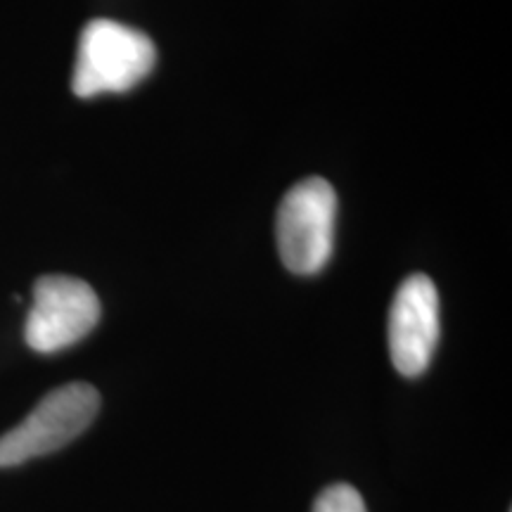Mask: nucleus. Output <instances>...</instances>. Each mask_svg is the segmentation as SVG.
I'll return each instance as SVG.
<instances>
[{
	"mask_svg": "<svg viewBox=\"0 0 512 512\" xmlns=\"http://www.w3.org/2000/svg\"><path fill=\"white\" fill-rule=\"evenodd\" d=\"M155 62L157 48L143 31L112 19H93L81 31L72 91L79 98L126 93L152 72Z\"/></svg>",
	"mask_w": 512,
	"mask_h": 512,
	"instance_id": "nucleus-1",
	"label": "nucleus"
},
{
	"mask_svg": "<svg viewBox=\"0 0 512 512\" xmlns=\"http://www.w3.org/2000/svg\"><path fill=\"white\" fill-rule=\"evenodd\" d=\"M335 216L337 195L325 178H304L287 190L275 219L278 252L287 271H323L335 245Z\"/></svg>",
	"mask_w": 512,
	"mask_h": 512,
	"instance_id": "nucleus-2",
	"label": "nucleus"
},
{
	"mask_svg": "<svg viewBox=\"0 0 512 512\" xmlns=\"http://www.w3.org/2000/svg\"><path fill=\"white\" fill-rule=\"evenodd\" d=\"M313 512H368L363 496L349 484H332L313 503Z\"/></svg>",
	"mask_w": 512,
	"mask_h": 512,
	"instance_id": "nucleus-6",
	"label": "nucleus"
},
{
	"mask_svg": "<svg viewBox=\"0 0 512 512\" xmlns=\"http://www.w3.org/2000/svg\"><path fill=\"white\" fill-rule=\"evenodd\" d=\"M100 411L98 389L72 382L43 396L27 418L0 437V467L22 465L67 446L91 427Z\"/></svg>",
	"mask_w": 512,
	"mask_h": 512,
	"instance_id": "nucleus-3",
	"label": "nucleus"
},
{
	"mask_svg": "<svg viewBox=\"0 0 512 512\" xmlns=\"http://www.w3.org/2000/svg\"><path fill=\"white\" fill-rule=\"evenodd\" d=\"M98 320L100 299L91 285L72 275H43L34 285L24 337L38 354H55L81 342Z\"/></svg>",
	"mask_w": 512,
	"mask_h": 512,
	"instance_id": "nucleus-4",
	"label": "nucleus"
},
{
	"mask_svg": "<svg viewBox=\"0 0 512 512\" xmlns=\"http://www.w3.org/2000/svg\"><path fill=\"white\" fill-rule=\"evenodd\" d=\"M439 294L427 275H408L389 309V354L394 368L418 377L430 368L439 342Z\"/></svg>",
	"mask_w": 512,
	"mask_h": 512,
	"instance_id": "nucleus-5",
	"label": "nucleus"
}]
</instances>
